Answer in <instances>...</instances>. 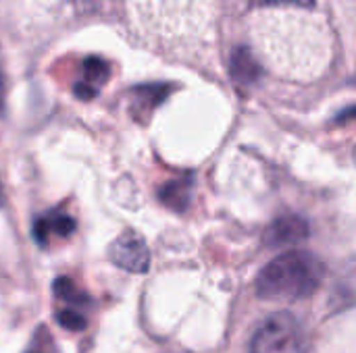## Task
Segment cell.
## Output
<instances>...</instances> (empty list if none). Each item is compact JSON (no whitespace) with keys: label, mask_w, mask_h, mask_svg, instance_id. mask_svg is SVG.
I'll use <instances>...</instances> for the list:
<instances>
[{"label":"cell","mask_w":356,"mask_h":353,"mask_svg":"<svg viewBox=\"0 0 356 353\" xmlns=\"http://www.w3.org/2000/svg\"><path fill=\"white\" fill-rule=\"evenodd\" d=\"M83 75L86 79L77 83L75 87V94L83 100L96 96V89L98 85H102L108 77V64L102 60V58H88L83 62Z\"/></svg>","instance_id":"obj_8"},{"label":"cell","mask_w":356,"mask_h":353,"mask_svg":"<svg viewBox=\"0 0 356 353\" xmlns=\"http://www.w3.org/2000/svg\"><path fill=\"white\" fill-rule=\"evenodd\" d=\"M252 6H313L315 0H248Z\"/></svg>","instance_id":"obj_10"},{"label":"cell","mask_w":356,"mask_h":353,"mask_svg":"<svg viewBox=\"0 0 356 353\" xmlns=\"http://www.w3.org/2000/svg\"><path fill=\"white\" fill-rule=\"evenodd\" d=\"M73 231H75V221L67 212H60V210L40 216L33 225V237L40 246L67 239L73 235Z\"/></svg>","instance_id":"obj_5"},{"label":"cell","mask_w":356,"mask_h":353,"mask_svg":"<svg viewBox=\"0 0 356 353\" xmlns=\"http://www.w3.org/2000/svg\"><path fill=\"white\" fill-rule=\"evenodd\" d=\"M323 264L307 252H288L271 260L257 279L263 300L296 302L317 291L323 281Z\"/></svg>","instance_id":"obj_1"},{"label":"cell","mask_w":356,"mask_h":353,"mask_svg":"<svg viewBox=\"0 0 356 353\" xmlns=\"http://www.w3.org/2000/svg\"><path fill=\"white\" fill-rule=\"evenodd\" d=\"M190 196H192V177H179L175 181H169L163 185V189L159 193L161 202L177 212L188 208Z\"/></svg>","instance_id":"obj_9"},{"label":"cell","mask_w":356,"mask_h":353,"mask_svg":"<svg viewBox=\"0 0 356 353\" xmlns=\"http://www.w3.org/2000/svg\"><path fill=\"white\" fill-rule=\"evenodd\" d=\"M309 235V225L307 221H302L300 216L288 214V216H280L275 218L267 233H265V241L271 248H282V246H290V243H298L302 239H307Z\"/></svg>","instance_id":"obj_6"},{"label":"cell","mask_w":356,"mask_h":353,"mask_svg":"<svg viewBox=\"0 0 356 353\" xmlns=\"http://www.w3.org/2000/svg\"><path fill=\"white\" fill-rule=\"evenodd\" d=\"M229 69H232L234 81H236L240 87L252 85V83H257L259 77H261V64L257 62V58L252 56V52H250L248 48H236V50H234Z\"/></svg>","instance_id":"obj_7"},{"label":"cell","mask_w":356,"mask_h":353,"mask_svg":"<svg viewBox=\"0 0 356 353\" xmlns=\"http://www.w3.org/2000/svg\"><path fill=\"white\" fill-rule=\"evenodd\" d=\"M108 256H111L113 264H117L119 268H123L127 273L142 275L150 266V250H148L146 241L138 233H131V231L123 233L119 239L113 241Z\"/></svg>","instance_id":"obj_4"},{"label":"cell","mask_w":356,"mask_h":353,"mask_svg":"<svg viewBox=\"0 0 356 353\" xmlns=\"http://www.w3.org/2000/svg\"><path fill=\"white\" fill-rule=\"evenodd\" d=\"M0 202H2V185H0Z\"/></svg>","instance_id":"obj_12"},{"label":"cell","mask_w":356,"mask_h":353,"mask_svg":"<svg viewBox=\"0 0 356 353\" xmlns=\"http://www.w3.org/2000/svg\"><path fill=\"white\" fill-rule=\"evenodd\" d=\"M355 162H356V150H355Z\"/></svg>","instance_id":"obj_13"},{"label":"cell","mask_w":356,"mask_h":353,"mask_svg":"<svg viewBox=\"0 0 356 353\" xmlns=\"http://www.w3.org/2000/svg\"><path fill=\"white\" fill-rule=\"evenodd\" d=\"M54 295L58 300V310H56V320L71 331H81L86 329V304L88 298L81 289L75 287L73 281L69 279H58L54 283Z\"/></svg>","instance_id":"obj_3"},{"label":"cell","mask_w":356,"mask_h":353,"mask_svg":"<svg viewBox=\"0 0 356 353\" xmlns=\"http://www.w3.org/2000/svg\"><path fill=\"white\" fill-rule=\"evenodd\" d=\"M250 353H307L298 320L286 312L269 316L252 337Z\"/></svg>","instance_id":"obj_2"},{"label":"cell","mask_w":356,"mask_h":353,"mask_svg":"<svg viewBox=\"0 0 356 353\" xmlns=\"http://www.w3.org/2000/svg\"><path fill=\"white\" fill-rule=\"evenodd\" d=\"M4 100H6V87H4V77L0 71V112H4Z\"/></svg>","instance_id":"obj_11"}]
</instances>
